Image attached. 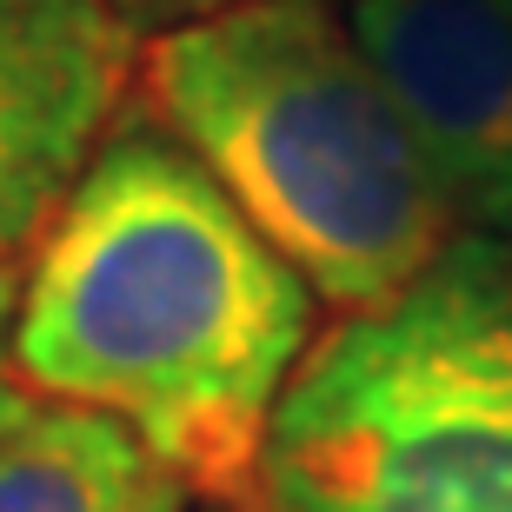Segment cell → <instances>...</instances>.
Instances as JSON below:
<instances>
[{
  "label": "cell",
  "mask_w": 512,
  "mask_h": 512,
  "mask_svg": "<svg viewBox=\"0 0 512 512\" xmlns=\"http://www.w3.org/2000/svg\"><path fill=\"white\" fill-rule=\"evenodd\" d=\"M140 87L340 320L399 300L459 240L433 160L326 0H240L147 34Z\"/></svg>",
  "instance_id": "7a4b0ae2"
},
{
  "label": "cell",
  "mask_w": 512,
  "mask_h": 512,
  "mask_svg": "<svg viewBox=\"0 0 512 512\" xmlns=\"http://www.w3.org/2000/svg\"><path fill=\"white\" fill-rule=\"evenodd\" d=\"M306 353L313 286L147 107L120 114L34 247L20 386L127 426L187 493L240 499Z\"/></svg>",
  "instance_id": "6da1fadb"
},
{
  "label": "cell",
  "mask_w": 512,
  "mask_h": 512,
  "mask_svg": "<svg viewBox=\"0 0 512 512\" xmlns=\"http://www.w3.org/2000/svg\"><path fill=\"white\" fill-rule=\"evenodd\" d=\"M14 306H20V293H14V280L0 273V439L40 406V399L20 386V373H14Z\"/></svg>",
  "instance_id": "52a82bcc"
},
{
  "label": "cell",
  "mask_w": 512,
  "mask_h": 512,
  "mask_svg": "<svg viewBox=\"0 0 512 512\" xmlns=\"http://www.w3.org/2000/svg\"><path fill=\"white\" fill-rule=\"evenodd\" d=\"M120 20H133L140 27V40L147 34H167V27H187V20H207V14H227V7H240V0H107Z\"/></svg>",
  "instance_id": "ba28073f"
},
{
  "label": "cell",
  "mask_w": 512,
  "mask_h": 512,
  "mask_svg": "<svg viewBox=\"0 0 512 512\" xmlns=\"http://www.w3.org/2000/svg\"><path fill=\"white\" fill-rule=\"evenodd\" d=\"M260 512H512V233H459L286 386Z\"/></svg>",
  "instance_id": "3957f363"
},
{
  "label": "cell",
  "mask_w": 512,
  "mask_h": 512,
  "mask_svg": "<svg viewBox=\"0 0 512 512\" xmlns=\"http://www.w3.org/2000/svg\"><path fill=\"white\" fill-rule=\"evenodd\" d=\"M346 27L453 213L499 233L512 207V0H346Z\"/></svg>",
  "instance_id": "5b68a950"
},
{
  "label": "cell",
  "mask_w": 512,
  "mask_h": 512,
  "mask_svg": "<svg viewBox=\"0 0 512 512\" xmlns=\"http://www.w3.org/2000/svg\"><path fill=\"white\" fill-rule=\"evenodd\" d=\"M0 512H187V486L114 419L34 406L0 439Z\"/></svg>",
  "instance_id": "8992f818"
},
{
  "label": "cell",
  "mask_w": 512,
  "mask_h": 512,
  "mask_svg": "<svg viewBox=\"0 0 512 512\" xmlns=\"http://www.w3.org/2000/svg\"><path fill=\"white\" fill-rule=\"evenodd\" d=\"M140 47L107 0H0V273L67 207L120 120Z\"/></svg>",
  "instance_id": "277c9868"
},
{
  "label": "cell",
  "mask_w": 512,
  "mask_h": 512,
  "mask_svg": "<svg viewBox=\"0 0 512 512\" xmlns=\"http://www.w3.org/2000/svg\"><path fill=\"white\" fill-rule=\"evenodd\" d=\"M499 233H512V207H506V220H499Z\"/></svg>",
  "instance_id": "9c48e42d"
}]
</instances>
